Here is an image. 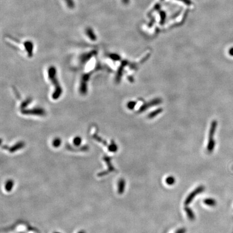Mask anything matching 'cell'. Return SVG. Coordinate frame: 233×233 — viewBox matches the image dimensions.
I'll return each mask as SVG.
<instances>
[{"mask_svg":"<svg viewBox=\"0 0 233 233\" xmlns=\"http://www.w3.org/2000/svg\"><path fill=\"white\" fill-rule=\"evenodd\" d=\"M85 33L86 35L88 36V37L91 40L95 41V40H96V39H97V37H96V34H95L94 30H93V29L91 28H87L85 30Z\"/></svg>","mask_w":233,"mask_h":233,"instance_id":"6da1fadb","label":"cell"},{"mask_svg":"<svg viewBox=\"0 0 233 233\" xmlns=\"http://www.w3.org/2000/svg\"><path fill=\"white\" fill-rule=\"evenodd\" d=\"M14 186V181L12 180H9L5 183V189L7 192H10Z\"/></svg>","mask_w":233,"mask_h":233,"instance_id":"7a4b0ae2","label":"cell"},{"mask_svg":"<svg viewBox=\"0 0 233 233\" xmlns=\"http://www.w3.org/2000/svg\"><path fill=\"white\" fill-rule=\"evenodd\" d=\"M65 2L67 7L71 9H74L75 7V3L74 0H65Z\"/></svg>","mask_w":233,"mask_h":233,"instance_id":"3957f363","label":"cell"},{"mask_svg":"<svg viewBox=\"0 0 233 233\" xmlns=\"http://www.w3.org/2000/svg\"><path fill=\"white\" fill-rule=\"evenodd\" d=\"M22 146H23V143H19L18 144H16L14 147H13L12 148H11V149L10 150V151L12 152H15L16 150L20 149L21 147H22Z\"/></svg>","mask_w":233,"mask_h":233,"instance_id":"277c9868","label":"cell"},{"mask_svg":"<svg viewBox=\"0 0 233 233\" xmlns=\"http://www.w3.org/2000/svg\"><path fill=\"white\" fill-rule=\"evenodd\" d=\"M81 139L79 137L75 138L74 140V143L76 146H79L81 144Z\"/></svg>","mask_w":233,"mask_h":233,"instance_id":"5b68a950","label":"cell"},{"mask_svg":"<svg viewBox=\"0 0 233 233\" xmlns=\"http://www.w3.org/2000/svg\"><path fill=\"white\" fill-rule=\"evenodd\" d=\"M61 144V141L59 139H56L53 142V145L55 147H58Z\"/></svg>","mask_w":233,"mask_h":233,"instance_id":"8992f818","label":"cell"},{"mask_svg":"<svg viewBox=\"0 0 233 233\" xmlns=\"http://www.w3.org/2000/svg\"><path fill=\"white\" fill-rule=\"evenodd\" d=\"M179 1H182V2L185 3L187 4V5H191V0H179Z\"/></svg>","mask_w":233,"mask_h":233,"instance_id":"52a82bcc","label":"cell"},{"mask_svg":"<svg viewBox=\"0 0 233 233\" xmlns=\"http://www.w3.org/2000/svg\"><path fill=\"white\" fill-rule=\"evenodd\" d=\"M122 2L124 4H128L129 3V0H122Z\"/></svg>","mask_w":233,"mask_h":233,"instance_id":"ba28073f","label":"cell"},{"mask_svg":"<svg viewBox=\"0 0 233 233\" xmlns=\"http://www.w3.org/2000/svg\"><path fill=\"white\" fill-rule=\"evenodd\" d=\"M229 54L232 56H233V48H232L229 51Z\"/></svg>","mask_w":233,"mask_h":233,"instance_id":"9c48e42d","label":"cell"},{"mask_svg":"<svg viewBox=\"0 0 233 233\" xmlns=\"http://www.w3.org/2000/svg\"><path fill=\"white\" fill-rule=\"evenodd\" d=\"M78 233H85V232H84V231H80V232H78Z\"/></svg>","mask_w":233,"mask_h":233,"instance_id":"30bf717a","label":"cell"},{"mask_svg":"<svg viewBox=\"0 0 233 233\" xmlns=\"http://www.w3.org/2000/svg\"></svg>","mask_w":233,"mask_h":233,"instance_id":"8fae6325","label":"cell"}]
</instances>
